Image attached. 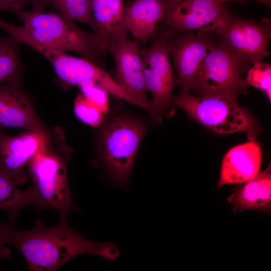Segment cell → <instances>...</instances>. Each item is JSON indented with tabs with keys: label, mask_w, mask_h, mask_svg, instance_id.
Segmentation results:
<instances>
[{
	"label": "cell",
	"mask_w": 271,
	"mask_h": 271,
	"mask_svg": "<svg viewBox=\"0 0 271 271\" xmlns=\"http://www.w3.org/2000/svg\"><path fill=\"white\" fill-rule=\"evenodd\" d=\"M199 1H206V2H213V3H222L223 2H226V1H241V0H199Z\"/></svg>",
	"instance_id": "obj_26"
},
{
	"label": "cell",
	"mask_w": 271,
	"mask_h": 271,
	"mask_svg": "<svg viewBox=\"0 0 271 271\" xmlns=\"http://www.w3.org/2000/svg\"><path fill=\"white\" fill-rule=\"evenodd\" d=\"M173 34L166 30L155 37L151 45L141 49L146 85L152 95L150 104L154 113L161 118L169 117L176 111L173 92L177 81L168 50Z\"/></svg>",
	"instance_id": "obj_7"
},
{
	"label": "cell",
	"mask_w": 271,
	"mask_h": 271,
	"mask_svg": "<svg viewBox=\"0 0 271 271\" xmlns=\"http://www.w3.org/2000/svg\"><path fill=\"white\" fill-rule=\"evenodd\" d=\"M23 22L25 31L37 42L66 52L79 53L97 65L108 52L106 43L96 33L85 32L61 14L22 10L13 13Z\"/></svg>",
	"instance_id": "obj_4"
},
{
	"label": "cell",
	"mask_w": 271,
	"mask_h": 271,
	"mask_svg": "<svg viewBox=\"0 0 271 271\" xmlns=\"http://www.w3.org/2000/svg\"><path fill=\"white\" fill-rule=\"evenodd\" d=\"M257 1H258L259 2H260V0H257Z\"/></svg>",
	"instance_id": "obj_28"
},
{
	"label": "cell",
	"mask_w": 271,
	"mask_h": 271,
	"mask_svg": "<svg viewBox=\"0 0 271 271\" xmlns=\"http://www.w3.org/2000/svg\"><path fill=\"white\" fill-rule=\"evenodd\" d=\"M247 86L239 61L221 43L205 58L191 90L201 96L222 94L237 98L246 92Z\"/></svg>",
	"instance_id": "obj_8"
},
{
	"label": "cell",
	"mask_w": 271,
	"mask_h": 271,
	"mask_svg": "<svg viewBox=\"0 0 271 271\" xmlns=\"http://www.w3.org/2000/svg\"><path fill=\"white\" fill-rule=\"evenodd\" d=\"M208 33L190 32L169 42V54L177 71L179 94L189 93L203 61L215 46Z\"/></svg>",
	"instance_id": "obj_11"
},
{
	"label": "cell",
	"mask_w": 271,
	"mask_h": 271,
	"mask_svg": "<svg viewBox=\"0 0 271 271\" xmlns=\"http://www.w3.org/2000/svg\"><path fill=\"white\" fill-rule=\"evenodd\" d=\"M72 153L62 132L57 129L27 166L36 195L34 206L38 210H55L60 219H67L70 213L79 210L73 202L68 181L67 166Z\"/></svg>",
	"instance_id": "obj_3"
},
{
	"label": "cell",
	"mask_w": 271,
	"mask_h": 271,
	"mask_svg": "<svg viewBox=\"0 0 271 271\" xmlns=\"http://www.w3.org/2000/svg\"><path fill=\"white\" fill-rule=\"evenodd\" d=\"M260 2L266 4L267 6H270V0H260Z\"/></svg>",
	"instance_id": "obj_27"
},
{
	"label": "cell",
	"mask_w": 271,
	"mask_h": 271,
	"mask_svg": "<svg viewBox=\"0 0 271 271\" xmlns=\"http://www.w3.org/2000/svg\"><path fill=\"white\" fill-rule=\"evenodd\" d=\"M15 226L11 221H0V262L5 259H10L12 253L7 244H9L12 231Z\"/></svg>",
	"instance_id": "obj_24"
},
{
	"label": "cell",
	"mask_w": 271,
	"mask_h": 271,
	"mask_svg": "<svg viewBox=\"0 0 271 271\" xmlns=\"http://www.w3.org/2000/svg\"><path fill=\"white\" fill-rule=\"evenodd\" d=\"M74 112L79 120L91 126L97 127L102 120L96 106L82 94L75 100Z\"/></svg>",
	"instance_id": "obj_23"
},
{
	"label": "cell",
	"mask_w": 271,
	"mask_h": 271,
	"mask_svg": "<svg viewBox=\"0 0 271 271\" xmlns=\"http://www.w3.org/2000/svg\"><path fill=\"white\" fill-rule=\"evenodd\" d=\"M21 44L12 36H0V83L23 84L24 66L20 55Z\"/></svg>",
	"instance_id": "obj_20"
},
{
	"label": "cell",
	"mask_w": 271,
	"mask_h": 271,
	"mask_svg": "<svg viewBox=\"0 0 271 271\" xmlns=\"http://www.w3.org/2000/svg\"><path fill=\"white\" fill-rule=\"evenodd\" d=\"M234 188L227 197L234 212L255 210L271 213V166Z\"/></svg>",
	"instance_id": "obj_16"
},
{
	"label": "cell",
	"mask_w": 271,
	"mask_h": 271,
	"mask_svg": "<svg viewBox=\"0 0 271 271\" xmlns=\"http://www.w3.org/2000/svg\"><path fill=\"white\" fill-rule=\"evenodd\" d=\"M20 128L50 134L49 129L37 114L34 101L23 84L0 85V129Z\"/></svg>",
	"instance_id": "obj_13"
},
{
	"label": "cell",
	"mask_w": 271,
	"mask_h": 271,
	"mask_svg": "<svg viewBox=\"0 0 271 271\" xmlns=\"http://www.w3.org/2000/svg\"><path fill=\"white\" fill-rule=\"evenodd\" d=\"M237 98L222 94L196 97L189 93L174 96L173 101L191 119L213 132H241L249 141L256 140L262 128L250 111L238 104Z\"/></svg>",
	"instance_id": "obj_5"
},
{
	"label": "cell",
	"mask_w": 271,
	"mask_h": 271,
	"mask_svg": "<svg viewBox=\"0 0 271 271\" xmlns=\"http://www.w3.org/2000/svg\"><path fill=\"white\" fill-rule=\"evenodd\" d=\"M40 54L51 64L57 78L62 83L69 86H78L80 88L99 87L116 98L150 113L149 103L141 101L130 95L115 78L97 64L48 47H44Z\"/></svg>",
	"instance_id": "obj_6"
},
{
	"label": "cell",
	"mask_w": 271,
	"mask_h": 271,
	"mask_svg": "<svg viewBox=\"0 0 271 271\" xmlns=\"http://www.w3.org/2000/svg\"><path fill=\"white\" fill-rule=\"evenodd\" d=\"M167 9V0H134L125 7V27L139 40L149 41L156 36L157 25L163 20Z\"/></svg>",
	"instance_id": "obj_17"
},
{
	"label": "cell",
	"mask_w": 271,
	"mask_h": 271,
	"mask_svg": "<svg viewBox=\"0 0 271 271\" xmlns=\"http://www.w3.org/2000/svg\"><path fill=\"white\" fill-rule=\"evenodd\" d=\"M40 0H0V11H7L14 13L22 10L24 6L31 3L34 10H38Z\"/></svg>",
	"instance_id": "obj_25"
},
{
	"label": "cell",
	"mask_w": 271,
	"mask_h": 271,
	"mask_svg": "<svg viewBox=\"0 0 271 271\" xmlns=\"http://www.w3.org/2000/svg\"><path fill=\"white\" fill-rule=\"evenodd\" d=\"M123 0H90V11L96 32L106 45L128 38L124 24Z\"/></svg>",
	"instance_id": "obj_18"
},
{
	"label": "cell",
	"mask_w": 271,
	"mask_h": 271,
	"mask_svg": "<svg viewBox=\"0 0 271 271\" xmlns=\"http://www.w3.org/2000/svg\"><path fill=\"white\" fill-rule=\"evenodd\" d=\"M114 60L118 83L130 95L150 103L147 99L144 66L138 43L125 38L107 44Z\"/></svg>",
	"instance_id": "obj_14"
},
{
	"label": "cell",
	"mask_w": 271,
	"mask_h": 271,
	"mask_svg": "<svg viewBox=\"0 0 271 271\" xmlns=\"http://www.w3.org/2000/svg\"><path fill=\"white\" fill-rule=\"evenodd\" d=\"M261 161V147L256 140L232 148L222 160L217 187L241 184L253 178L260 172Z\"/></svg>",
	"instance_id": "obj_15"
},
{
	"label": "cell",
	"mask_w": 271,
	"mask_h": 271,
	"mask_svg": "<svg viewBox=\"0 0 271 271\" xmlns=\"http://www.w3.org/2000/svg\"><path fill=\"white\" fill-rule=\"evenodd\" d=\"M45 5L53 6L67 19L84 23L96 32L90 11V0H40L37 12H43Z\"/></svg>",
	"instance_id": "obj_21"
},
{
	"label": "cell",
	"mask_w": 271,
	"mask_h": 271,
	"mask_svg": "<svg viewBox=\"0 0 271 271\" xmlns=\"http://www.w3.org/2000/svg\"><path fill=\"white\" fill-rule=\"evenodd\" d=\"M246 84L260 89L268 99L271 100V66L261 62L253 64L248 70L245 79Z\"/></svg>",
	"instance_id": "obj_22"
},
{
	"label": "cell",
	"mask_w": 271,
	"mask_h": 271,
	"mask_svg": "<svg viewBox=\"0 0 271 271\" xmlns=\"http://www.w3.org/2000/svg\"><path fill=\"white\" fill-rule=\"evenodd\" d=\"M93 165L102 169L110 184L127 190L149 121L126 111L110 113L96 127Z\"/></svg>",
	"instance_id": "obj_2"
},
{
	"label": "cell",
	"mask_w": 271,
	"mask_h": 271,
	"mask_svg": "<svg viewBox=\"0 0 271 271\" xmlns=\"http://www.w3.org/2000/svg\"><path fill=\"white\" fill-rule=\"evenodd\" d=\"M164 21L174 32H216L230 14L222 3L199 0H167Z\"/></svg>",
	"instance_id": "obj_10"
},
{
	"label": "cell",
	"mask_w": 271,
	"mask_h": 271,
	"mask_svg": "<svg viewBox=\"0 0 271 271\" xmlns=\"http://www.w3.org/2000/svg\"><path fill=\"white\" fill-rule=\"evenodd\" d=\"M36 195L32 186L21 190L0 168V210L6 212L12 221L24 208L35 205Z\"/></svg>",
	"instance_id": "obj_19"
},
{
	"label": "cell",
	"mask_w": 271,
	"mask_h": 271,
	"mask_svg": "<svg viewBox=\"0 0 271 271\" xmlns=\"http://www.w3.org/2000/svg\"><path fill=\"white\" fill-rule=\"evenodd\" d=\"M216 33L222 38L224 46L241 64L261 62L269 55L268 45L270 38L269 23H257L230 14Z\"/></svg>",
	"instance_id": "obj_9"
},
{
	"label": "cell",
	"mask_w": 271,
	"mask_h": 271,
	"mask_svg": "<svg viewBox=\"0 0 271 271\" xmlns=\"http://www.w3.org/2000/svg\"><path fill=\"white\" fill-rule=\"evenodd\" d=\"M9 244L20 251L31 271H54L84 254L107 260H115L120 255L116 242L88 240L72 229L67 219L52 226L37 220L30 229L15 227Z\"/></svg>",
	"instance_id": "obj_1"
},
{
	"label": "cell",
	"mask_w": 271,
	"mask_h": 271,
	"mask_svg": "<svg viewBox=\"0 0 271 271\" xmlns=\"http://www.w3.org/2000/svg\"><path fill=\"white\" fill-rule=\"evenodd\" d=\"M27 131L13 136L0 129V168L18 186L28 177L25 168L31 159L44 148L54 135Z\"/></svg>",
	"instance_id": "obj_12"
}]
</instances>
